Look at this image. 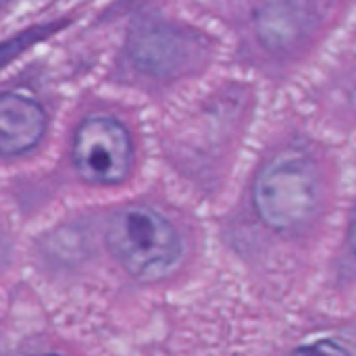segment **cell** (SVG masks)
I'll list each match as a JSON object with an SVG mask.
<instances>
[{"label":"cell","instance_id":"cell-1","mask_svg":"<svg viewBox=\"0 0 356 356\" xmlns=\"http://www.w3.org/2000/svg\"><path fill=\"white\" fill-rule=\"evenodd\" d=\"M252 196L254 209L267 227L282 234L298 232L319 211V169L309 154L286 150L261 169Z\"/></svg>","mask_w":356,"mask_h":356},{"label":"cell","instance_id":"cell-2","mask_svg":"<svg viewBox=\"0 0 356 356\" xmlns=\"http://www.w3.org/2000/svg\"><path fill=\"white\" fill-rule=\"evenodd\" d=\"M106 246L115 261L140 282L165 280L184 254L177 229L148 207L115 213L106 229Z\"/></svg>","mask_w":356,"mask_h":356},{"label":"cell","instance_id":"cell-3","mask_svg":"<svg viewBox=\"0 0 356 356\" xmlns=\"http://www.w3.org/2000/svg\"><path fill=\"white\" fill-rule=\"evenodd\" d=\"M73 165L81 179L94 186L121 184L131 169V138L115 117H88L73 136Z\"/></svg>","mask_w":356,"mask_h":356},{"label":"cell","instance_id":"cell-4","mask_svg":"<svg viewBox=\"0 0 356 356\" xmlns=\"http://www.w3.org/2000/svg\"><path fill=\"white\" fill-rule=\"evenodd\" d=\"M44 108L15 92L0 94V156H19L35 148L46 131Z\"/></svg>","mask_w":356,"mask_h":356},{"label":"cell","instance_id":"cell-5","mask_svg":"<svg viewBox=\"0 0 356 356\" xmlns=\"http://www.w3.org/2000/svg\"><path fill=\"white\" fill-rule=\"evenodd\" d=\"M129 52L140 69L152 75H165L188 63L192 42L177 29L156 23L138 27V31L131 35Z\"/></svg>","mask_w":356,"mask_h":356},{"label":"cell","instance_id":"cell-6","mask_svg":"<svg viewBox=\"0 0 356 356\" xmlns=\"http://www.w3.org/2000/svg\"><path fill=\"white\" fill-rule=\"evenodd\" d=\"M307 21V0H267L257 15V31L267 48L280 50L305 31Z\"/></svg>","mask_w":356,"mask_h":356},{"label":"cell","instance_id":"cell-7","mask_svg":"<svg viewBox=\"0 0 356 356\" xmlns=\"http://www.w3.org/2000/svg\"><path fill=\"white\" fill-rule=\"evenodd\" d=\"M54 27H31L27 29L25 33H19L17 38L13 40H6V42H0V69L10 63L15 56H19L23 50H27L31 44H35L38 40H42L44 35H48Z\"/></svg>","mask_w":356,"mask_h":356},{"label":"cell","instance_id":"cell-8","mask_svg":"<svg viewBox=\"0 0 356 356\" xmlns=\"http://www.w3.org/2000/svg\"><path fill=\"white\" fill-rule=\"evenodd\" d=\"M298 353H323V355H350V350L338 346V344H332V340H325V342H319L315 346H305L300 348Z\"/></svg>","mask_w":356,"mask_h":356}]
</instances>
